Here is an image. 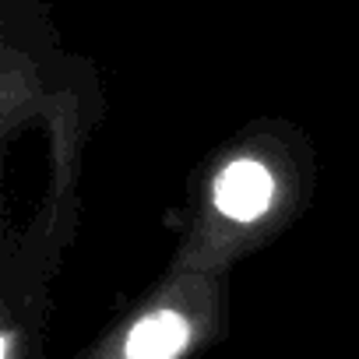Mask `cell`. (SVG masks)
I'll return each mask as SVG.
<instances>
[{
	"label": "cell",
	"mask_w": 359,
	"mask_h": 359,
	"mask_svg": "<svg viewBox=\"0 0 359 359\" xmlns=\"http://www.w3.org/2000/svg\"><path fill=\"white\" fill-rule=\"evenodd\" d=\"M313 144L285 120H254L194 172L169 264L233 271L271 247L313 201Z\"/></svg>",
	"instance_id": "6da1fadb"
},
{
	"label": "cell",
	"mask_w": 359,
	"mask_h": 359,
	"mask_svg": "<svg viewBox=\"0 0 359 359\" xmlns=\"http://www.w3.org/2000/svg\"><path fill=\"white\" fill-rule=\"evenodd\" d=\"M60 254L36 229L4 243L0 271V359H43V334L50 320V285Z\"/></svg>",
	"instance_id": "3957f363"
},
{
	"label": "cell",
	"mask_w": 359,
	"mask_h": 359,
	"mask_svg": "<svg viewBox=\"0 0 359 359\" xmlns=\"http://www.w3.org/2000/svg\"><path fill=\"white\" fill-rule=\"evenodd\" d=\"M229 275L169 264L74 359H198L229 334Z\"/></svg>",
	"instance_id": "7a4b0ae2"
}]
</instances>
